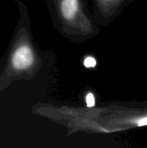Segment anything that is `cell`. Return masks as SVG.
<instances>
[{"label": "cell", "mask_w": 147, "mask_h": 148, "mask_svg": "<svg viewBox=\"0 0 147 148\" xmlns=\"http://www.w3.org/2000/svg\"><path fill=\"white\" fill-rule=\"evenodd\" d=\"M83 64L86 68H94L96 66V60L94 57L88 56L84 60Z\"/></svg>", "instance_id": "obj_3"}, {"label": "cell", "mask_w": 147, "mask_h": 148, "mask_svg": "<svg viewBox=\"0 0 147 148\" xmlns=\"http://www.w3.org/2000/svg\"><path fill=\"white\" fill-rule=\"evenodd\" d=\"M86 103L88 108H93L95 105V99L92 93H88L86 96Z\"/></svg>", "instance_id": "obj_4"}, {"label": "cell", "mask_w": 147, "mask_h": 148, "mask_svg": "<svg viewBox=\"0 0 147 148\" xmlns=\"http://www.w3.org/2000/svg\"><path fill=\"white\" fill-rule=\"evenodd\" d=\"M78 7H79L78 0H62V4H61L62 14L68 20L74 18V16L77 13Z\"/></svg>", "instance_id": "obj_2"}, {"label": "cell", "mask_w": 147, "mask_h": 148, "mask_svg": "<svg viewBox=\"0 0 147 148\" xmlns=\"http://www.w3.org/2000/svg\"><path fill=\"white\" fill-rule=\"evenodd\" d=\"M34 62V54L32 49L28 45H22L18 47L11 59L12 66L17 70H23L32 65Z\"/></svg>", "instance_id": "obj_1"}]
</instances>
